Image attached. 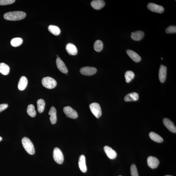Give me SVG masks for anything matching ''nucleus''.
<instances>
[{
    "label": "nucleus",
    "instance_id": "1",
    "mask_svg": "<svg viewBox=\"0 0 176 176\" xmlns=\"http://www.w3.org/2000/svg\"><path fill=\"white\" fill-rule=\"evenodd\" d=\"M26 13L22 11L8 12L4 15L5 19L9 21H18L24 19L26 17Z\"/></svg>",
    "mask_w": 176,
    "mask_h": 176
},
{
    "label": "nucleus",
    "instance_id": "2",
    "mask_svg": "<svg viewBox=\"0 0 176 176\" xmlns=\"http://www.w3.org/2000/svg\"><path fill=\"white\" fill-rule=\"evenodd\" d=\"M22 143L24 148L28 153L31 155H33L35 154V150L34 145L29 138L23 137L22 140Z\"/></svg>",
    "mask_w": 176,
    "mask_h": 176
},
{
    "label": "nucleus",
    "instance_id": "3",
    "mask_svg": "<svg viewBox=\"0 0 176 176\" xmlns=\"http://www.w3.org/2000/svg\"><path fill=\"white\" fill-rule=\"evenodd\" d=\"M42 82L43 86L49 89H54L57 85L56 81L50 77H44L42 79Z\"/></svg>",
    "mask_w": 176,
    "mask_h": 176
},
{
    "label": "nucleus",
    "instance_id": "4",
    "mask_svg": "<svg viewBox=\"0 0 176 176\" xmlns=\"http://www.w3.org/2000/svg\"><path fill=\"white\" fill-rule=\"evenodd\" d=\"M91 111L94 116L98 118L102 114V109L99 104L97 103H93L89 105Z\"/></svg>",
    "mask_w": 176,
    "mask_h": 176
},
{
    "label": "nucleus",
    "instance_id": "5",
    "mask_svg": "<svg viewBox=\"0 0 176 176\" xmlns=\"http://www.w3.org/2000/svg\"><path fill=\"white\" fill-rule=\"evenodd\" d=\"M53 157L55 161L58 164H62L64 160V156L60 148H55L53 151Z\"/></svg>",
    "mask_w": 176,
    "mask_h": 176
},
{
    "label": "nucleus",
    "instance_id": "6",
    "mask_svg": "<svg viewBox=\"0 0 176 176\" xmlns=\"http://www.w3.org/2000/svg\"><path fill=\"white\" fill-rule=\"evenodd\" d=\"M63 111L66 116L69 118L76 119L78 117L77 112L70 106L65 107L63 108Z\"/></svg>",
    "mask_w": 176,
    "mask_h": 176
},
{
    "label": "nucleus",
    "instance_id": "7",
    "mask_svg": "<svg viewBox=\"0 0 176 176\" xmlns=\"http://www.w3.org/2000/svg\"><path fill=\"white\" fill-rule=\"evenodd\" d=\"M148 8L150 11L159 14H161L164 11V8L162 6L152 3H149L148 5Z\"/></svg>",
    "mask_w": 176,
    "mask_h": 176
},
{
    "label": "nucleus",
    "instance_id": "8",
    "mask_svg": "<svg viewBox=\"0 0 176 176\" xmlns=\"http://www.w3.org/2000/svg\"><path fill=\"white\" fill-rule=\"evenodd\" d=\"M97 69L94 67H85L80 69V72L82 75L86 76H91L96 73Z\"/></svg>",
    "mask_w": 176,
    "mask_h": 176
},
{
    "label": "nucleus",
    "instance_id": "9",
    "mask_svg": "<svg viewBox=\"0 0 176 176\" xmlns=\"http://www.w3.org/2000/svg\"><path fill=\"white\" fill-rule=\"evenodd\" d=\"M148 166L152 169L156 168L158 167L159 164V159L155 157L150 156L147 159Z\"/></svg>",
    "mask_w": 176,
    "mask_h": 176
},
{
    "label": "nucleus",
    "instance_id": "10",
    "mask_svg": "<svg viewBox=\"0 0 176 176\" xmlns=\"http://www.w3.org/2000/svg\"><path fill=\"white\" fill-rule=\"evenodd\" d=\"M167 68L166 66L161 65L159 71V78L160 81L163 83L166 80L167 76Z\"/></svg>",
    "mask_w": 176,
    "mask_h": 176
},
{
    "label": "nucleus",
    "instance_id": "11",
    "mask_svg": "<svg viewBox=\"0 0 176 176\" xmlns=\"http://www.w3.org/2000/svg\"><path fill=\"white\" fill-rule=\"evenodd\" d=\"M163 123L165 126L170 131L173 133L176 132V127L174 123L170 120L167 118H164L163 119Z\"/></svg>",
    "mask_w": 176,
    "mask_h": 176
},
{
    "label": "nucleus",
    "instance_id": "12",
    "mask_svg": "<svg viewBox=\"0 0 176 176\" xmlns=\"http://www.w3.org/2000/svg\"><path fill=\"white\" fill-rule=\"evenodd\" d=\"M104 150L109 158L111 159H115L117 155L116 152L108 146H105L104 148Z\"/></svg>",
    "mask_w": 176,
    "mask_h": 176
},
{
    "label": "nucleus",
    "instance_id": "13",
    "mask_svg": "<svg viewBox=\"0 0 176 176\" xmlns=\"http://www.w3.org/2000/svg\"><path fill=\"white\" fill-rule=\"evenodd\" d=\"M57 66L58 70L61 72L64 73H67L68 72V70L65 64L60 58H58L56 60Z\"/></svg>",
    "mask_w": 176,
    "mask_h": 176
},
{
    "label": "nucleus",
    "instance_id": "14",
    "mask_svg": "<svg viewBox=\"0 0 176 176\" xmlns=\"http://www.w3.org/2000/svg\"><path fill=\"white\" fill-rule=\"evenodd\" d=\"M78 165L79 168L83 173L87 171V167L86 165V158L84 155L80 156L79 160Z\"/></svg>",
    "mask_w": 176,
    "mask_h": 176
},
{
    "label": "nucleus",
    "instance_id": "15",
    "mask_svg": "<svg viewBox=\"0 0 176 176\" xmlns=\"http://www.w3.org/2000/svg\"><path fill=\"white\" fill-rule=\"evenodd\" d=\"M91 5L93 8L95 10H99L105 6V2L102 0H95L92 1Z\"/></svg>",
    "mask_w": 176,
    "mask_h": 176
},
{
    "label": "nucleus",
    "instance_id": "16",
    "mask_svg": "<svg viewBox=\"0 0 176 176\" xmlns=\"http://www.w3.org/2000/svg\"><path fill=\"white\" fill-rule=\"evenodd\" d=\"M50 116V119L52 124H55L57 121L56 109L54 107L52 106L49 112Z\"/></svg>",
    "mask_w": 176,
    "mask_h": 176
},
{
    "label": "nucleus",
    "instance_id": "17",
    "mask_svg": "<svg viewBox=\"0 0 176 176\" xmlns=\"http://www.w3.org/2000/svg\"><path fill=\"white\" fill-rule=\"evenodd\" d=\"M128 55L136 62H138L141 60L140 56L137 53L131 50H127L126 51Z\"/></svg>",
    "mask_w": 176,
    "mask_h": 176
},
{
    "label": "nucleus",
    "instance_id": "18",
    "mask_svg": "<svg viewBox=\"0 0 176 176\" xmlns=\"http://www.w3.org/2000/svg\"><path fill=\"white\" fill-rule=\"evenodd\" d=\"M66 49L67 51L70 55H76L78 53L77 47L75 45L72 44H68L66 45Z\"/></svg>",
    "mask_w": 176,
    "mask_h": 176
},
{
    "label": "nucleus",
    "instance_id": "19",
    "mask_svg": "<svg viewBox=\"0 0 176 176\" xmlns=\"http://www.w3.org/2000/svg\"><path fill=\"white\" fill-rule=\"evenodd\" d=\"M28 84V81L27 78L25 76L21 77L18 84V89L21 91L25 90L27 87Z\"/></svg>",
    "mask_w": 176,
    "mask_h": 176
},
{
    "label": "nucleus",
    "instance_id": "20",
    "mask_svg": "<svg viewBox=\"0 0 176 176\" xmlns=\"http://www.w3.org/2000/svg\"><path fill=\"white\" fill-rule=\"evenodd\" d=\"M144 36V33L142 31H138L134 33H132L131 35L132 39L135 41H140L143 38Z\"/></svg>",
    "mask_w": 176,
    "mask_h": 176
},
{
    "label": "nucleus",
    "instance_id": "21",
    "mask_svg": "<svg viewBox=\"0 0 176 176\" xmlns=\"http://www.w3.org/2000/svg\"><path fill=\"white\" fill-rule=\"evenodd\" d=\"M139 95L137 93L132 92L129 93L124 98V100L126 102H130V101H136L139 99Z\"/></svg>",
    "mask_w": 176,
    "mask_h": 176
},
{
    "label": "nucleus",
    "instance_id": "22",
    "mask_svg": "<svg viewBox=\"0 0 176 176\" xmlns=\"http://www.w3.org/2000/svg\"><path fill=\"white\" fill-rule=\"evenodd\" d=\"M10 71V68L8 65L3 63H0V73L6 76L9 74Z\"/></svg>",
    "mask_w": 176,
    "mask_h": 176
},
{
    "label": "nucleus",
    "instance_id": "23",
    "mask_svg": "<svg viewBox=\"0 0 176 176\" xmlns=\"http://www.w3.org/2000/svg\"><path fill=\"white\" fill-rule=\"evenodd\" d=\"M149 135L152 140L156 142L160 143L164 141L163 139L160 136L155 132H151L149 133Z\"/></svg>",
    "mask_w": 176,
    "mask_h": 176
},
{
    "label": "nucleus",
    "instance_id": "24",
    "mask_svg": "<svg viewBox=\"0 0 176 176\" xmlns=\"http://www.w3.org/2000/svg\"><path fill=\"white\" fill-rule=\"evenodd\" d=\"M48 29L51 33L55 36L58 35L60 33V29L57 26L50 25L49 26Z\"/></svg>",
    "mask_w": 176,
    "mask_h": 176
},
{
    "label": "nucleus",
    "instance_id": "25",
    "mask_svg": "<svg viewBox=\"0 0 176 176\" xmlns=\"http://www.w3.org/2000/svg\"><path fill=\"white\" fill-rule=\"evenodd\" d=\"M37 110L39 113H42L44 110L45 103L43 99H40L37 101Z\"/></svg>",
    "mask_w": 176,
    "mask_h": 176
},
{
    "label": "nucleus",
    "instance_id": "26",
    "mask_svg": "<svg viewBox=\"0 0 176 176\" xmlns=\"http://www.w3.org/2000/svg\"><path fill=\"white\" fill-rule=\"evenodd\" d=\"M23 39L21 38L12 39L10 41V44L13 47H17L20 46L23 43Z\"/></svg>",
    "mask_w": 176,
    "mask_h": 176
},
{
    "label": "nucleus",
    "instance_id": "27",
    "mask_svg": "<svg viewBox=\"0 0 176 176\" xmlns=\"http://www.w3.org/2000/svg\"><path fill=\"white\" fill-rule=\"evenodd\" d=\"M27 113L31 117H34L36 116V112L33 105L31 104L28 105L27 109Z\"/></svg>",
    "mask_w": 176,
    "mask_h": 176
},
{
    "label": "nucleus",
    "instance_id": "28",
    "mask_svg": "<svg viewBox=\"0 0 176 176\" xmlns=\"http://www.w3.org/2000/svg\"><path fill=\"white\" fill-rule=\"evenodd\" d=\"M135 74L133 71H127L125 73V76L126 82L129 83L131 82L132 80L134 78Z\"/></svg>",
    "mask_w": 176,
    "mask_h": 176
},
{
    "label": "nucleus",
    "instance_id": "29",
    "mask_svg": "<svg viewBox=\"0 0 176 176\" xmlns=\"http://www.w3.org/2000/svg\"><path fill=\"white\" fill-rule=\"evenodd\" d=\"M94 48L96 51L100 52L102 50L103 48V42L100 40H98L95 42Z\"/></svg>",
    "mask_w": 176,
    "mask_h": 176
},
{
    "label": "nucleus",
    "instance_id": "30",
    "mask_svg": "<svg viewBox=\"0 0 176 176\" xmlns=\"http://www.w3.org/2000/svg\"><path fill=\"white\" fill-rule=\"evenodd\" d=\"M130 171H131L132 176H139L137 166L134 164L132 165L130 168Z\"/></svg>",
    "mask_w": 176,
    "mask_h": 176
},
{
    "label": "nucleus",
    "instance_id": "31",
    "mask_svg": "<svg viewBox=\"0 0 176 176\" xmlns=\"http://www.w3.org/2000/svg\"><path fill=\"white\" fill-rule=\"evenodd\" d=\"M165 31L167 33H176V26H170L166 28Z\"/></svg>",
    "mask_w": 176,
    "mask_h": 176
},
{
    "label": "nucleus",
    "instance_id": "32",
    "mask_svg": "<svg viewBox=\"0 0 176 176\" xmlns=\"http://www.w3.org/2000/svg\"><path fill=\"white\" fill-rule=\"evenodd\" d=\"M15 0H0V5H8L14 3L15 2Z\"/></svg>",
    "mask_w": 176,
    "mask_h": 176
},
{
    "label": "nucleus",
    "instance_id": "33",
    "mask_svg": "<svg viewBox=\"0 0 176 176\" xmlns=\"http://www.w3.org/2000/svg\"><path fill=\"white\" fill-rule=\"evenodd\" d=\"M8 105L7 104H2L0 105V113L6 109L8 107Z\"/></svg>",
    "mask_w": 176,
    "mask_h": 176
},
{
    "label": "nucleus",
    "instance_id": "34",
    "mask_svg": "<svg viewBox=\"0 0 176 176\" xmlns=\"http://www.w3.org/2000/svg\"><path fill=\"white\" fill-rule=\"evenodd\" d=\"M2 138L1 137H0V142H1V141H2Z\"/></svg>",
    "mask_w": 176,
    "mask_h": 176
},
{
    "label": "nucleus",
    "instance_id": "35",
    "mask_svg": "<svg viewBox=\"0 0 176 176\" xmlns=\"http://www.w3.org/2000/svg\"><path fill=\"white\" fill-rule=\"evenodd\" d=\"M165 176H172V175H165Z\"/></svg>",
    "mask_w": 176,
    "mask_h": 176
},
{
    "label": "nucleus",
    "instance_id": "36",
    "mask_svg": "<svg viewBox=\"0 0 176 176\" xmlns=\"http://www.w3.org/2000/svg\"></svg>",
    "mask_w": 176,
    "mask_h": 176
}]
</instances>
